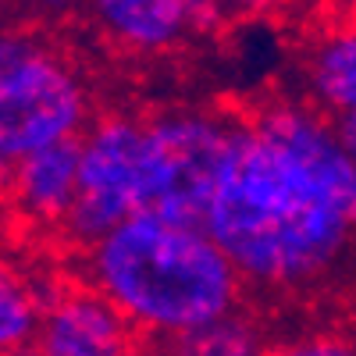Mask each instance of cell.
Listing matches in <instances>:
<instances>
[{"label":"cell","instance_id":"obj_14","mask_svg":"<svg viewBox=\"0 0 356 356\" xmlns=\"http://www.w3.org/2000/svg\"><path fill=\"white\" fill-rule=\"evenodd\" d=\"M40 18H50V22H68L75 18L79 11H89V0H29Z\"/></svg>","mask_w":356,"mask_h":356},{"label":"cell","instance_id":"obj_15","mask_svg":"<svg viewBox=\"0 0 356 356\" xmlns=\"http://www.w3.org/2000/svg\"><path fill=\"white\" fill-rule=\"evenodd\" d=\"M228 18H257V15H267L275 11L282 0H221Z\"/></svg>","mask_w":356,"mask_h":356},{"label":"cell","instance_id":"obj_11","mask_svg":"<svg viewBox=\"0 0 356 356\" xmlns=\"http://www.w3.org/2000/svg\"><path fill=\"white\" fill-rule=\"evenodd\" d=\"M271 342H275L271 321L264 317L257 303H243L239 310L178 335L157 353L161 356H260Z\"/></svg>","mask_w":356,"mask_h":356},{"label":"cell","instance_id":"obj_12","mask_svg":"<svg viewBox=\"0 0 356 356\" xmlns=\"http://www.w3.org/2000/svg\"><path fill=\"white\" fill-rule=\"evenodd\" d=\"M260 356H356V335L342 328H307L278 335Z\"/></svg>","mask_w":356,"mask_h":356},{"label":"cell","instance_id":"obj_16","mask_svg":"<svg viewBox=\"0 0 356 356\" xmlns=\"http://www.w3.org/2000/svg\"><path fill=\"white\" fill-rule=\"evenodd\" d=\"M339 129H342V139H346L349 154H353V161H356V118H353V122H342Z\"/></svg>","mask_w":356,"mask_h":356},{"label":"cell","instance_id":"obj_4","mask_svg":"<svg viewBox=\"0 0 356 356\" xmlns=\"http://www.w3.org/2000/svg\"><path fill=\"white\" fill-rule=\"evenodd\" d=\"M239 114L218 107H164L146 114L139 214L207 228L225 178Z\"/></svg>","mask_w":356,"mask_h":356},{"label":"cell","instance_id":"obj_9","mask_svg":"<svg viewBox=\"0 0 356 356\" xmlns=\"http://www.w3.org/2000/svg\"><path fill=\"white\" fill-rule=\"evenodd\" d=\"M307 104L335 125L356 118V22H339L310 43L303 61Z\"/></svg>","mask_w":356,"mask_h":356},{"label":"cell","instance_id":"obj_13","mask_svg":"<svg viewBox=\"0 0 356 356\" xmlns=\"http://www.w3.org/2000/svg\"><path fill=\"white\" fill-rule=\"evenodd\" d=\"M189 36H211L228 22L221 0H189Z\"/></svg>","mask_w":356,"mask_h":356},{"label":"cell","instance_id":"obj_1","mask_svg":"<svg viewBox=\"0 0 356 356\" xmlns=\"http://www.w3.org/2000/svg\"><path fill=\"white\" fill-rule=\"evenodd\" d=\"M207 232L257 300L328 289L356 257V161L342 129L307 100L243 111Z\"/></svg>","mask_w":356,"mask_h":356},{"label":"cell","instance_id":"obj_3","mask_svg":"<svg viewBox=\"0 0 356 356\" xmlns=\"http://www.w3.org/2000/svg\"><path fill=\"white\" fill-rule=\"evenodd\" d=\"M93 122L79 65L33 29H11L0 43V164L82 139Z\"/></svg>","mask_w":356,"mask_h":356},{"label":"cell","instance_id":"obj_6","mask_svg":"<svg viewBox=\"0 0 356 356\" xmlns=\"http://www.w3.org/2000/svg\"><path fill=\"white\" fill-rule=\"evenodd\" d=\"M143 339L97 289L68 282L47 310L36 346L29 356H132Z\"/></svg>","mask_w":356,"mask_h":356},{"label":"cell","instance_id":"obj_8","mask_svg":"<svg viewBox=\"0 0 356 356\" xmlns=\"http://www.w3.org/2000/svg\"><path fill=\"white\" fill-rule=\"evenodd\" d=\"M189 0H89V18L118 50L150 57L189 36Z\"/></svg>","mask_w":356,"mask_h":356},{"label":"cell","instance_id":"obj_2","mask_svg":"<svg viewBox=\"0 0 356 356\" xmlns=\"http://www.w3.org/2000/svg\"><path fill=\"white\" fill-rule=\"evenodd\" d=\"M79 275L154 349L250 303L243 275L211 232L154 214L129 218L79 253Z\"/></svg>","mask_w":356,"mask_h":356},{"label":"cell","instance_id":"obj_10","mask_svg":"<svg viewBox=\"0 0 356 356\" xmlns=\"http://www.w3.org/2000/svg\"><path fill=\"white\" fill-rule=\"evenodd\" d=\"M68 282L47 278L43 271H18L4 267L0 278V349L4 356H29L36 346L40 328L47 321V310L57 303Z\"/></svg>","mask_w":356,"mask_h":356},{"label":"cell","instance_id":"obj_5","mask_svg":"<svg viewBox=\"0 0 356 356\" xmlns=\"http://www.w3.org/2000/svg\"><path fill=\"white\" fill-rule=\"evenodd\" d=\"M146 114L107 111L82 136V178L75 207L61 228V243L75 253L97 246L104 235L139 214L143 200Z\"/></svg>","mask_w":356,"mask_h":356},{"label":"cell","instance_id":"obj_7","mask_svg":"<svg viewBox=\"0 0 356 356\" xmlns=\"http://www.w3.org/2000/svg\"><path fill=\"white\" fill-rule=\"evenodd\" d=\"M82 178V139L47 146L40 154L4 168L8 203L15 221L33 235H54L61 239V228L75 207Z\"/></svg>","mask_w":356,"mask_h":356},{"label":"cell","instance_id":"obj_17","mask_svg":"<svg viewBox=\"0 0 356 356\" xmlns=\"http://www.w3.org/2000/svg\"><path fill=\"white\" fill-rule=\"evenodd\" d=\"M132 356H161V353H157V349H154V346H143V349H136V353H132Z\"/></svg>","mask_w":356,"mask_h":356},{"label":"cell","instance_id":"obj_18","mask_svg":"<svg viewBox=\"0 0 356 356\" xmlns=\"http://www.w3.org/2000/svg\"><path fill=\"white\" fill-rule=\"evenodd\" d=\"M339 4H356V0H339Z\"/></svg>","mask_w":356,"mask_h":356}]
</instances>
